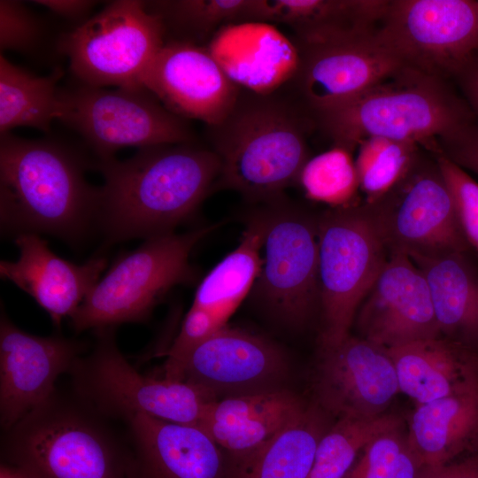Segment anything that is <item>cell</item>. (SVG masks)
<instances>
[{
  "label": "cell",
  "mask_w": 478,
  "mask_h": 478,
  "mask_svg": "<svg viewBox=\"0 0 478 478\" xmlns=\"http://www.w3.org/2000/svg\"><path fill=\"white\" fill-rule=\"evenodd\" d=\"M315 127L302 111L277 92L258 95L242 89L227 118L210 127L213 151L220 160L217 182L251 200L272 201L298 181L310 158L307 134Z\"/></svg>",
  "instance_id": "obj_4"
},
{
  "label": "cell",
  "mask_w": 478,
  "mask_h": 478,
  "mask_svg": "<svg viewBox=\"0 0 478 478\" xmlns=\"http://www.w3.org/2000/svg\"><path fill=\"white\" fill-rule=\"evenodd\" d=\"M265 225L264 211L252 215L238 246L204 277L171 345L174 354L187 353L227 326L230 316L251 292L262 265Z\"/></svg>",
  "instance_id": "obj_21"
},
{
  "label": "cell",
  "mask_w": 478,
  "mask_h": 478,
  "mask_svg": "<svg viewBox=\"0 0 478 478\" xmlns=\"http://www.w3.org/2000/svg\"><path fill=\"white\" fill-rule=\"evenodd\" d=\"M439 150V154L478 175V122H474L456 138L441 143Z\"/></svg>",
  "instance_id": "obj_38"
},
{
  "label": "cell",
  "mask_w": 478,
  "mask_h": 478,
  "mask_svg": "<svg viewBox=\"0 0 478 478\" xmlns=\"http://www.w3.org/2000/svg\"><path fill=\"white\" fill-rule=\"evenodd\" d=\"M318 404L305 408L274 437L240 459L235 478H308L320 440L331 427Z\"/></svg>",
  "instance_id": "obj_29"
},
{
  "label": "cell",
  "mask_w": 478,
  "mask_h": 478,
  "mask_svg": "<svg viewBox=\"0 0 478 478\" xmlns=\"http://www.w3.org/2000/svg\"><path fill=\"white\" fill-rule=\"evenodd\" d=\"M355 165L366 202H373L395 187L418 159L421 147L413 143L381 138L362 141Z\"/></svg>",
  "instance_id": "obj_33"
},
{
  "label": "cell",
  "mask_w": 478,
  "mask_h": 478,
  "mask_svg": "<svg viewBox=\"0 0 478 478\" xmlns=\"http://www.w3.org/2000/svg\"><path fill=\"white\" fill-rule=\"evenodd\" d=\"M321 348L350 335L389 253L367 204L331 208L317 220Z\"/></svg>",
  "instance_id": "obj_7"
},
{
  "label": "cell",
  "mask_w": 478,
  "mask_h": 478,
  "mask_svg": "<svg viewBox=\"0 0 478 478\" xmlns=\"http://www.w3.org/2000/svg\"><path fill=\"white\" fill-rule=\"evenodd\" d=\"M88 349L61 335L28 334L2 312L0 318V424L4 431L55 391L58 377L69 373Z\"/></svg>",
  "instance_id": "obj_16"
},
{
  "label": "cell",
  "mask_w": 478,
  "mask_h": 478,
  "mask_svg": "<svg viewBox=\"0 0 478 478\" xmlns=\"http://www.w3.org/2000/svg\"><path fill=\"white\" fill-rule=\"evenodd\" d=\"M306 197L330 205L344 207L355 203L358 175L351 151L342 146L310 158L299 174Z\"/></svg>",
  "instance_id": "obj_34"
},
{
  "label": "cell",
  "mask_w": 478,
  "mask_h": 478,
  "mask_svg": "<svg viewBox=\"0 0 478 478\" xmlns=\"http://www.w3.org/2000/svg\"><path fill=\"white\" fill-rule=\"evenodd\" d=\"M143 85L173 113L209 127L227 118L241 91L205 46L178 41H166Z\"/></svg>",
  "instance_id": "obj_18"
},
{
  "label": "cell",
  "mask_w": 478,
  "mask_h": 478,
  "mask_svg": "<svg viewBox=\"0 0 478 478\" xmlns=\"http://www.w3.org/2000/svg\"><path fill=\"white\" fill-rule=\"evenodd\" d=\"M361 337L389 349L442 337L426 278L403 253H389L357 312Z\"/></svg>",
  "instance_id": "obj_19"
},
{
  "label": "cell",
  "mask_w": 478,
  "mask_h": 478,
  "mask_svg": "<svg viewBox=\"0 0 478 478\" xmlns=\"http://www.w3.org/2000/svg\"><path fill=\"white\" fill-rule=\"evenodd\" d=\"M165 42L164 27L145 2L118 0L65 34L58 48L82 84L139 88Z\"/></svg>",
  "instance_id": "obj_9"
},
{
  "label": "cell",
  "mask_w": 478,
  "mask_h": 478,
  "mask_svg": "<svg viewBox=\"0 0 478 478\" xmlns=\"http://www.w3.org/2000/svg\"><path fill=\"white\" fill-rule=\"evenodd\" d=\"M454 78L459 85L465 100L478 117V54Z\"/></svg>",
  "instance_id": "obj_41"
},
{
  "label": "cell",
  "mask_w": 478,
  "mask_h": 478,
  "mask_svg": "<svg viewBox=\"0 0 478 478\" xmlns=\"http://www.w3.org/2000/svg\"><path fill=\"white\" fill-rule=\"evenodd\" d=\"M43 35L40 19L19 1H0V48L27 53L39 46Z\"/></svg>",
  "instance_id": "obj_37"
},
{
  "label": "cell",
  "mask_w": 478,
  "mask_h": 478,
  "mask_svg": "<svg viewBox=\"0 0 478 478\" xmlns=\"http://www.w3.org/2000/svg\"><path fill=\"white\" fill-rule=\"evenodd\" d=\"M411 259L428 282L441 336L476 351L478 267L459 251Z\"/></svg>",
  "instance_id": "obj_27"
},
{
  "label": "cell",
  "mask_w": 478,
  "mask_h": 478,
  "mask_svg": "<svg viewBox=\"0 0 478 478\" xmlns=\"http://www.w3.org/2000/svg\"><path fill=\"white\" fill-rule=\"evenodd\" d=\"M365 203L389 254L412 258L470 251L435 154L421 151L395 187Z\"/></svg>",
  "instance_id": "obj_11"
},
{
  "label": "cell",
  "mask_w": 478,
  "mask_h": 478,
  "mask_svg": "<svg viewBox=\"0 0 478 478\" xmlns=\"http://www.w3.org/2000/svg\"><path fill=\"white\" fill-rule=\"evenodd\" d=\"M127 478H224L222 448L197 427L136 413L123 422Z\"/></svg>",
  "instance_id": "obj_20"
},
{
  "label": "cell",
  "mask_w": 478,
  "mask_h": 478,
  "mask_svg": "<svg viewBox=\"0 0 478 478\" xmlns=\"http://www.w3.org/2000/svg\"><path fill=\"white\" fill-rule=\"evenodd\" d=\"M64 73L55 69L47 76L36 75L0 55V134L17 127L49 132L58 120L60 95L58 81Z\"/></svg>",
  "instance_id": "obj_30"
},
{
  "label": "cell",
  "mask_w": 478,
  "mask_h": 478,
  "mask_svg": "<svg viewBox=\"0 0 478 478\" xmlns=\"http://www.w3.org/2000/svg\"><path fill=\"white\" fill-rule=\"evenodd\" d=\"M205 47L235 84L258 95L276 93L293 81L299 66L295 42L271 23L226 25Z\"/></svg>",
  "instance_id": "obj_22"
},
{
  "label": "cell",
  "mask_w": 478,
  "mask_h": 478,
  "mask_svg": "<svg viewBox=\"0 0 478 478\" xmlns=\"http://www.w3.org/2000/svg\"><path fill=\"white\" fill-rule=\"evenodd\" d=\"M116 327L95 329L88 353L72 366L73 394L106 420L124 422L136 413L199 427L218 397L185 382L140 374L120 351Z\"/></svg>",
  "instance_id": "obj_6"
},
{
  "label": "cell",
  "mask_w": 478,
  "mask_h": 478,
  "mask_svg": "<svg viewBox=\"0 0 478 478\" xmlns=\"http://www.w3.org/2000/svg\"><path fill=\"white\" fill-rule=\"evenodd\" d=\"M476 354H477V359H478V353L476 352Z\"/></svg>",
  "instance_id": "obj_43"
},
{
  "label": "cell",
  "mask_w": 478,
  "mask_h": 478,
  "mask_svg": "<svg viewBox=\"0 0 478 478\" xmlns=\"http://www.w3.org/2000/svg\"><path fill=\"white\" fill-rule=\"evenodd\" d=\"M163 370L164 378L199 386L220 400L281 389L288 362L272 342L226 326Z\"/></svg>",
  "instance_id": "obj_14"
},
{
  "label": "cell",
  "mask_w": 478,
  "mask_h": 478,
  "mask_svg": "<svg viewBox=\"0 0 478 478\" xmlns=\"http://www.w3.org/2000/svg\"><path fill=\"white\" fill-rule=\"evenodd\" d=\"M305 405L283 389L226 397L208 408L198 428L241 459L274 437Z\"/></svg>",
  "instance_id": "obj_24"
},
{
  "label": "cell",
  "mask_w": 478,
  "mask_h": 478,
  "mask_svg": "<svg viewBox=\"0 0 478 478\" xmlns=\"http://www.w3.org/2000/svg\"><path fill=\"white\" fill-rule=\"evenodd\" d=\"M0 478H35L27 471L13 465L1 461Z\"/></svg>",
  "instance_id": "obj_42"
},
{
  "label": "cell",
  "mask_w": 478,
  "mask_h": 478,
  "mask_svg": "<svg viewBox=\"0 0 478 478\" xmlns=\"http://www.w3.org/2000/svg\"><path fill=\"white\" fill-rule=\"evenodd\" d=\"M1 459L35 478H127L128 445L110 420L56 389L3 431Z\"/></svg>",
  "instance_id": "obj_5"
},
{
  "label": "cell",
  "mask_w": 478,
  "mask_h": 478,
  "mask_svg": "<svg viewBox=\"0 0 478 478\" xmlns=\"http://www.w3.org/2000/svg\"><path fill=\"white\" fill-rule=\"evenodd\" d=\"M32 3L68 19L80 20L89 14L96 2L90 0H36Z\"/></svg>",
  "instance_id": "obj_40"
},
{
  "label": "cell",
  "mask_w": 478,
  "mask_h": 478,
  "mask_svg": "<svg viewBox=\"0 0 478 478\" xmlns=\"http://www.w3.org/2000/svg\"><path fill=\"white\" fill-rule=\"evenodd\" d=\"M260 0H165L145 2L172 39L199 43L212 39L222 27L258 21Z\"/></svg>",
  "instance_id": "obj_31"
},
{
  "label": "cell",
  "mask_w": 478,
  "mask_h": 478,
  "mask_svg": "<svg viewBox=\"0 0 478 478\" xmlns=\"http://www.w3.org/2000/svg\"><path fill=\"white\" fill-rule=\"evenodd\" d=\"M375 37L405 68L454 78L478 54V0H389Z\"/></svg>",
  "instance_id": "obj_12"
},
{
  "label": "cell",
  "mask_w": 478,
  "mask_h": 478,
  "mask_svg": "<svg viewBox=\"0 0 478 478\" xmlns=\"http://www.w3.org/2000/svg\"><path fill=\"white\" fill-rule=\"evenodd\" d=\"M256 300L281 323L299 328L320 306L317 221L281 201H269Z\"/></svg>",
  "instance_id": "obj_13"
},
{
  "label": "cell",
  "mask_w": 478,
  "mask_h": 478,
  "mask_svg": "<svg viewBox=\"0 0 478 478\" xmlns=\"http://www.w3.org/2000/svg\"><path fill=\"white\" fill-rule=\"evenodd\" d=\"M213 227L150 238L120 255L70 317L74 331L146 321L172 288L193 279L190 252Z\"/></svg>",
  "instance_id": "obj_8"
},
{
  "label": "cell",
  "mask_w": 478,
  "mask_h": 478,
  "mask_svg": "<svg viewBox=\"0 0 478 478\" xmlns=\"http://www.w3.org/2000/svg\"><path fill=\"white\" fill-rule=\"evenodd\" d=\"M388 351L399 391L417 405L455 392L478 371L476 351L443 337L409 343Z\"/></svg>",
  "instance_id": "obj_28"
},
{
  "label": "cell",
  "mask_w": 478,
  "mask_h": 478,
  "mask_svg": "<svg viewBox=\"0 0 478 478\" xmlns=\"http://www.w3.org/2000/svg\"><path fill=\"white\" fill-rule=\"evenodd\" d=\"M389 0H261L259 22L280 23L295 33V42L374 36Z\"/></svg>",
  "instance_id": "obj_25"
},
{
  "label": "cell",
  "mask_w": 478,
  "mask_h": 478,
  "mask_svg": "<svg viewBox=\"0 0 478 478\" xmlns=\"http://www.w3.org/2000/svg\"><path fill=\"white\" fill-rule=\"evenodd\" d=\"M400 426L402 420L393 414L338 419L320 440L308 478H343L374 437Z\"/></svg>",
  "instance_id": "obj_32"
},
{
  "label": "cell",
  "mask_w": 478,
  "mask_h": 478,
  "mask_svg": "<svg viewBox=\"0 0 478 478\" xmlns=\"http://www.w3.org/2000/svg\"><path fill=\"white\" fill-rule=\"evenodd\" d=\"M375 35L315 44L295 42L300 60L293 81L308 112L351 100L405 69Z\"/></svg>",
  "instance_id": "obj_17"
},
{
  "label": "cell",
  "mask_w": 478,
  "mask_h": 478,
  "mask_svg": "<svg viewBox=\"0 0 478 478\" xmlns=\"http://www.w3.org/2000/svg\"><path fill=\"white\" fill-rule=\"evenodd\" d=\"M435 156L451 194L465 239L478 256V182L444 155Z\"/></svg>",
  "instance_id": "obj_36"
},
{
  "label": "cell",
  "mask_w": 478,
  "mask_h": 478,
  "mask_svg": "<svg viewBox=\"0 0 478 478\" xmlns=\"http://www.w3.org/2000/svg\"><path fill=\"white\" fill-rule=\"evenodd\" d=\"M424 468L400 426L374 437L343 478H420Z\"/></svg>",
  "instance_id": "obj_35"
},
{
  "label": "cell",
  "mask_w": 478,
  "mask_h": 478,
  "mask_svg": "<svg viewBox=\"0 0 478 478\" xmlns=\"http://www.w3.org/2000/svg\"><path fill=\"white\" fill-rule=\"evenodd\" d=\"M58 120L78 132L98 159L120 149L190 143L185 119L167 110L146 88L104 89L81 84L60 90Z\"/></svg>",
  "instance_id": "obj_10"
},
{
  "label": "cell",
  "mask_w": 478,
  "mask_h": 478,
  "mask_svg": "<svg viewBox=\"0 0 478 478\" xmlns=\"http://www.w3.org/2000/svg\"><path fill=\"white\" fill-rule=\"evenodd\" d=\"M19 250L16 261L2 260L0 275L30 295L60 328L99 281L107 261L103 257L81 265L57 256L47 241L35 233L16 235Z\"/></svg>",
  "instance_id": "obj_23"
},
{
  "label": "cell",
  "mask_w": 478,
  "mask_h": 478,
  "mask_svg": "<svg viewBox=\"0 0 478 478\" xmlns=\"http://www.w3.org/2000/svg\"><path fill=\"white\" fill-rule=\"evenodd\" d=\"M335 146L351 151L368 138L413 143L439 154V145L461 135L475 114L446 80L405 68L339 104L309 112Z\"/></svg>",
  "instance_id": "obj_3"
},
{
  "label": "cell",
  "mask_w": 478,
  "mask_h": 478,
  "mask_svg": "<svg viewBox=\"0 0 478 478\" xmlns=\"http://www.w3.org/2000/svg\"><path fill=\"white\" fill-rule=\"evenodd\" d=\"M424 467L452 461L478 437V371L455 392L417 405L407 432Z\"/></svg>",
  "instance_id": "obj_26"
},
{
  "label": "cell",
  "mask_w": 478,
  "mask_h": 478,
  "mask_svg": "<svg viewBox=\"0 0 478 478\" xmlns=\"http://www.w3.org/2000/svg\"><path fill=\"white\" fill-rule=\"evenodd\" d=\"M96 166L104 177L97 221L110 242L173 233L220 173L218 155L191 143L139 149L128 159H98Z\"/></svg>",
  "instance_id": "obj_1"
},
{
  "label": "cell",
  "mask_w": 478,
  "mask_h": 478,
  "mask_svg": "<svg viewBox=\"0 0 478 478\" xmlns=\"http://www.w3.org/2000/svg\"><path fill=\"white\" fill-rule=\"evenodd\" d=\"M314 391L316 404L337 420L384 414L400 392L388 349L351 335L336 345L320 347Z\"/></svg>",
  "instance_id": "obj_15"
},
{
  "label": "cell",
  "mask_w": 478,
  "mask_h": 478,
  "mask_svg": "<svg viewBox=\"0 0 478 478\" xmlns=\"http://www.w3.org/2000/svg\"><path fill=\"white\" fill-rule=\"evenodd\" d=\"M420 478H478V452L459 461L425 467Z\"/></svg>",
  "instance_id": "obj_39"
},
{
  "label": "cell",
  "mask_w": 478,
  "mask_h": 478,
  "mask_svg": "<svg viewBox=\"0 0 478 478\" xmlns=\"http://www.w3.org/2000/svg\"><path fill=\"white\" fill-rule=\"evenodd\" d=\"M75 151L50 139L7 133L0 140L2 231L81 237L97 221L99 188L85 179Z\"/></svg>",
  "instance_id": "obj_2"
}]
</instances>
